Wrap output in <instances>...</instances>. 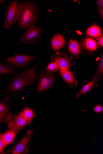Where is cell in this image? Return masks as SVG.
<instances>
[{"mask_svg":"<svg viewBox=\"0 0 103 154\" xmlns=\"http://www.w3.org/2000/svg\"><path fill=\"white\" fill-rule=\"evenodd\" d=\"M37 64L28 68L17 75H12L6 86L7 91L10 93L17 92L24 88L33 85L35 81Z\"/></svg>","mask_w":103,"mask_h":154,"instance_id":"1","label":"cell"},{"mask_svg":"<svg viewBox=\"0 0 103 154\" xmlns=\"http://www.w3.org/2000/svg\"><path fill=\"white\" fill-rule=\"evenodd\" d=\"M39 14L38 9L35 4L29 1L21 3L18 20V27L20 29L27 30L34 26Z\"/></svg>","mask_w":103,"mask_h":154,"instance_id":"2","label":"cell"},{"mask_svg":"<svg viewBox=\"0 0 103 154\" xmlns=\"http://www.w3.org/2000/svg\"><path fill=\"white\" fill-rule=\"evenodd\" d=\"M21 4L18 0H12L6 7L5 29H9L18 21Z\"/></svg>","mask_w":103,"mask_h":154,"instance_id":"3","label":"cell"},{"mask_svg":"<svg viewBox=\"0 0 103 154\" xmlns=\"http://www.w3.org/2000/svg\"><path fill=\"white\" fill-rule=\"evenodd\" d=\"M44 32L43 28L34 26L26 30L21 35V42L27 45L35 43L42 38Z\"/></svg>","mask_w":103,"mask_h":154,"instance_id":"4","label":"cell"},{"mask_svg":"<svg viewBox=\"0 0 103 154\" xmlns=\"http://www.w3.org/2000/svg\"><path fill=\"white\" fill-rule=\"evenodd\" d=\"M56 79L54 74L44 71L38 76L37 90L40 92L47 91L53 86Z\"/></svg>","mask_w":103,"mask_h":154,"instance_id":"5","label":"cell"},{"mask_svg":"<svg viewBox=\"0 0 103 154\" xmlns=\"http://www.w3.org/2000/svg\"><path fill=\"white\" fill-rule=\"evenodd\" d=\"M4 122L7 123L8 129H13L18 132L27 124V121L20 115H13L9 112L5 116Z\"/></svg>","mask_w":103,"mask_h":154,"instance_id":"6","label":"cell"},{"mask_svg":"<svg viewBox=\"0 0 103 154\" xmlns=\"http://www.w3.org/2000/svg\"><path fill=\"white\" fill-rule=\"evenodd\" d=\"M35 57V56L16 54L13 57L5 58V61L10 66L15 67H21L27 65Z\"/></svg>","mask_w":103,"mask_h":154,"instance_id":"7","label":"cell"},{"mask_svg":"<svg viewBox=\"0 0 103 154\" xmlns=\"http://www.w3.org/2000/svg\"><path fill=\"white\" fill-rule=\"evenodd\" d=\"M33 133V130H29L21 141L13 148L11 154H21L27 151Z\"/></svg>","mask_w":103,"mask_h":154,"instance_id":"8","label":"cell"},{"mask_svg":"<svg viewBox=\"0 0 103 154\" xmlns=\"http://www.w3.org/2000/svg\"><path fill=\"white\" fill-rule=\"evenodd\" d=\"M52 61L56 63L60 69L64 70H68L70 68L71 64L66 55L65 52H61L51 56Z\"/></svg>","mask_w":103,"mask_h":154,"instance_id":"9","label":"cell"},{"mask_svg":"<svg viewBox=\"0 0 103 154\" xmlns=\"http://www.w3.org/2000/svg\"><path fill=\"white\" fill-rule=\"evenodd\" d=\"M98 80L93 77L91 80L84 82L82 87L77 94V97H79L97 87V83Z\"/></svg>","mask_w":103,"mask_h":154,"instance_id":"10","label":"cell"},{"mask_svg":"<svg viewBox=\"0 0 103 154\" xmlns=\"http://www.w3.org/2000/svg\"><path fill=\"white\" fill-rule=\"evenodd\" d=\"M83 49L86 52L92 53L95 52L98 48V45L95 41L89 37H85L81 41Z\"/></svg>","mask_w":103,"mask_h":154,"instance_id":"11","label":"cell"},{"mask_svg":"<svg viewBox=\"0 0 103 154\" xmlns=\"http://www.w3.org/2000/svg\"><path fill=\"white\" fill-rule=\"evenodd\" d=\"M60 72L62 78L67 83L69 88H72L76 87L77 82L72 72L68 70H64L61 69H60Z\"/></svg>","mask_w":103,"mask_h":154,"instance_id":"12","label":"cell"},{"mask_svg":"<svg viewBox=\"0 0 103 154\" xmlns=\"http://www.w3.org/2000/svg\"><path fill=\"white\" fill-rule=\"evenodd\" d=\"M65 40L64 36L61 34H57L52 38L51 44L53 50L55 51L62 48L65 45Z\"/></svg>","mask_w":103,"mask_h":154,"instance_id":"13","label":"cell"},{"mask_svg":"<svg viewBox=\"0 0 103 154\" xmlns=\"http://www.w3.org/2000/svg\"><path fill=\"white\" fill-rule=\"evenodd\" d=\"M18 132L13 129H8L3 134H2L1 138L5 147L11 144L14 141Z\"/></svg>","mask_w":103,"mask_h":154,"instance_id":"14","label":"cell"},{"mask_svg":"<svg viewBox=\"0 0 103 154\" xmlns=\"http://www.w3.org/2000/svg\"><path fill=\"white\" fill-rule=\"evenodd\" d=\"M86 33L88 36L96 38L102 35V32L99 26L96 25H93L88 28Z\"/></svg>","mask_w":103,"mask_h":154,"instance_id":"15","label":"cell"},{"mask_svg":"<svg viewBox=\"0 0 103 154\" xmlns=\"http://www.w3.org/2000/svg\"><path fill=\"white\" fill-rule=\"evenodd\" d=\"M27 122V124H30L35 117L34 111L31 108L25 107L19 114Z\"/></svg>","mask_w":103,"mask_h":154,"instance_id":"16","label":"cell"},{"mask_svg":"<svg viewBox=\"0 0 103 154\" xmlns=\"http://www.w3.org/2000/svg\"><path fill=\"white\" fill-rule=\"evenodd\" d=\"M68 49L69 52L73 55L77 56L81 53L80 46L77 41L74 39L69 40Z\"/></svg>","mask_w":103,"mask_h":154,"instance_id":"17","label":"cell"},{"mask_svg":"<svg viewBox=\"0 0 103 154\" xmlns=\"http://www.w3.org/2000/svg\"><path fill=\"white\" fill-rule=\"evenodd\" d=\"M9 107L5 102L0 101V124L4 122L6 115L9 111Z\"/></svg>","mask_w":103,"mask_h":154,"instance_id":"18","label":"cell"},{"mask_svg":"<svg viewBox=\"0 0 103 154\" xmlns=\"http://www.w3.org/2000/svg\"><path fill=\"white\" fill-rule=\"evenodd\" d=\"M16 73L15 71L10 66L0 62V73L12 76Z\"/></svg>","mask_w":103,"mask_h":154,"instance_id":"19","label":"cell"},{"mask_svg":"<svg viewBox=\"0 0 103 154\" xmlns=\"http://www.w3.org/2000/svg\"><path fill=\"white\" fill-rule=\"evenodd\" d=\"M103 74V56L102 55L99 60L97 70L93 77V78L99 79Z\"/></svg>","mask_w":103,"mask_h":154,"instance_id":"20","label":"cell"},{"mask_svg":"<svg viewBox=\"0 0 103 154\" xmlns=\"http://www.w3.org/2000/svg\"><path fill=\"white\" fill-rule=\"evenodd\" d=\"M60 68L58 64L54 61H52L47 67L48 71L55 72Z\"/></svg>","mask_w":103,"mask_h":154,"instance_id":"21","label":"cell"},{"mask_svg":"<svg viewBox=\"0 0 103 154\" xmlns=\"http://www.w3.org/2000/svg\"><path fill=\"white\" fill-rule=\"evenodd\" d=\"M93 110L96 113H100L103 111V106L101 105H98L93 108Z\"/></svg>","mask_w":103,"mask_h":154,"instance_id":"22","label":"cell"},{"mask_svg":"<svg viewBox=\"0 0 103 154\" xmlns=\"http://www.w3.org/2000/svg\"><path fill=\"white\" fill-rule=\"evenodd\" d=\"M1 135L2 134H0V154L4 153V149L5 147L2 141Z\"/></svg>","mask_w":103,"mask_h":154,"instance_id":"23","label":"cell"},{"mask_svg":"<svg viewBox=\"0 0 103 154\" xmlns=\"http://www.w3.org/2000/svg\"><path fill=\"white\" fill-rule=\"evenodd\" d=\"M98 43L99 45L101 48L103 47V36L102 35L101 36L98 38Z\"/></svg>","mask_w":103,"mask_h":154,"instance_id":"24","label":"cell"},{"mask_svg":"<svg viewBox=\"0 0 103 154\" xmlns=\"http://www.w3.org/2000/svg\"><path fill=\"white\" fill-rule=\"evenodd\" d=\"M97 3L99 7H103V0H98L97 1Z\"/></svg>","mask_w":103,"mask_h":154,"instance_id":"25","label":"cell"},{"mask_svg":"<svg viewBox=\"0 0 103 154\" xmlns=\"http://www.w3.org/2000/svg\"><path fill=\"white\" fill-rule=\"evenodd\" d=\"M99 13H100V15L101 17V18L102 19H103V8L101 7H99Z\"/></svg>","mask_w":103,"mask_h":154,"instance_id":"26","label":"cell"},{"mask_svg":"<svg viewBox=\"0 0 103 154\" xmlns=\"http://www.w3.org/2000/svg\"><path fill=\"white\" fill-rule=\"evenodd\" d=\"M6 2V1L5 0H0V5L4 4Z\"/></svg>","mask_w":103,"mask_h":154,"instance_id":"27","label":"cell"},{"mask_svg":"<svg viewBox=\"0 0 103 154\" xmlns=\"http://www.w3.org/2000/svg\"><path fill=\"white\" fill-rule=\"evenodd\" d=\"M2 74L0 73V81H1L2 77Z\"/></svg>","mask_w":103,"mask_h":154,"instance_id":"28","label":"cell"}]
</instances>
